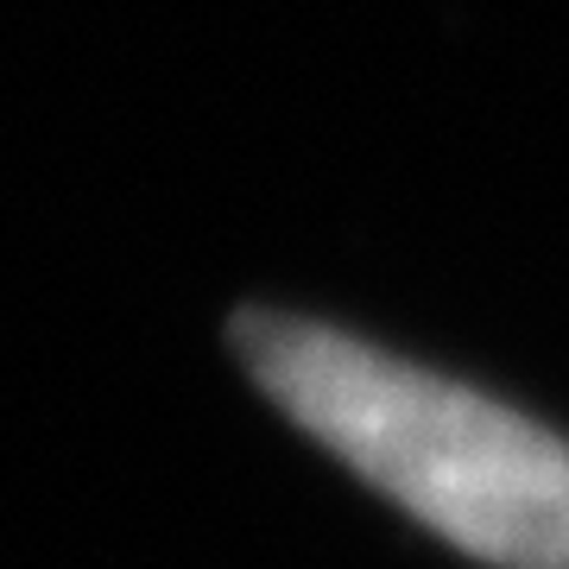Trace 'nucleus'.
<instances>
[{
    "label": "nucleus",
    "instance_id": "f257e3e1",
    "mask_svg": "<svg viewBox=\"0 0 569 569\" xmlns=\"http://www.w3.org/2000/svg\"><path fill=\"white\" fill-rule=\"evenodd\" d=\"M234 355L305 437L462 557L569 569V443L538 418L279 310H241Z\"/></svg>",
    "mask_w": 569,
    "mask_h": 569
}]
</instances>
